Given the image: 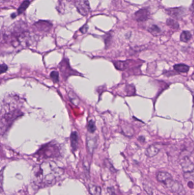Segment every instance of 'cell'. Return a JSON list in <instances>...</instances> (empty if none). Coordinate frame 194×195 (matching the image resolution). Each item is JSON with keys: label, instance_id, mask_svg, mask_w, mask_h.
<instances>
[{"label": "cell", "instance_id": "cell-1", "mask_svg": "<svg viewBox=\"0 0 194 195\" xmlns=\"http://www.w3.org/2000/svg\"><path fill=\"white\" fill-rule=\"evenodd\" d=\"M64 174V170L53 161L36 165L31 172V183L37 190L55 184Z\"/></svg>", "mask_w": 194, "mask_h": 195}, {"label": "cell", "instance_id": "cell-6", "mask_svg": "<svg viewBox=\"0 0 194 195\" xmlns=\"http://www.w3.org/2000/svg\"><path fill=\"white\" fill-rule=\"evenodd\" d=\"M77 9L82 15H87L90 11V6L88 0H80L77 3Z\"/></svg>", "mask_w": 194, "mask_h": 195}, {"label": "cell", "instance_id": "cell-22", "mask_svg": "<svg viewBox=\"0 0 194 195\" xmlns=\"http://www.w3.org/2000/svg\"><path fill=\"white\" fill-rule=\"evenodd\" d=\"M149 30L152 33H158L161 31V30L159 28L158 26L156 25H152L150 26Z\"/></svg>", "mask_w": 194, "mask_h": 195}, {"label": "cell", "instance_id": "cell-20", "mask_svg": "<svg viewBox=\"0 0 194 195\" xmlns=\"http://www.w3.org/2000/svg\"><path fill=\"white\" fill-rule=\"evenodd\" d=\"M167 24L169 26H171L173 28H175V29H177L179 27V24L175 21L173 20H171V19H168L167 20V22H166Z\"/></svg>", "mask_w": 194, "mask_h": 195}, {"label": "cell", "instance_id": "cell-19", "mask_svg": "<svg viewBox=\"0 0 194 195\" xmlns=\"http://www.w3.org/2000/svg\"><path fill=\"white\" fill-rule=\"evenodd\" d=\"M50 77L54 83H58L59 81V74L58 72L52 71L50 73Z\"/></svg>", "mask_w": 194, "mask_h": 195}, {"label": "cell", "instance_id": "cell-4", "mask_svg": "<svg viewBox=\"0 0 194 195\" xmlns=\"http://www.w3.org/2000/svg\"><path fill=\"white\" fill-rule=\"evenodd\" d=\"M162 184L171 192L175 194L178 195H184L185 190L183 185L179 181L174 180L173 179L172 176H170L166 180H165Z\"/></svg>", "mask_w": 194, "mask_h": 195}, {"label": "cell", "instance_id": "cell-16", "mask_svg": "<svg viewBox=\"0 0 194 195\" xmlns=\"http://www.w3.org/2000/svg\"><path fill=\"white\" fill-rule=\"evenodd\" d=\"M192 37L191 33L189 31H183L180 37V40L182 42H187L191 40Z\"/></svg>", "mask_w": 194, "mask_h": 195}, {"label": "cell", "instance_id": "cell-13", "mask_svg": "<svg viewBox=\"0 0 194 195\" xmlns=\"http://www.w3.org/2000/svg\"><path fill=\"white\" fill-rule=\"evenodd\" d=\"M174 69L176 72H181V73H184L189 72V66L185 64L180 63V64L175 65L174 66Z\"/></svg>", "mask_w": 194, "mask_h": 195}, {"label": "cell", "instance_id": "cell-14", "mask_svg": "<svg viewBox=\"0 0 194 195\" xmlns=\"http://www.w3.org/2000/svg\"><path fill=\"white\" fill-rule=\"evenodd\" d=\"M89 190L91 195H101L102 189L99 186L91 184L89 185Z\"/></svg>", "mask_w": 194, "mask_h": 195}, {"label": "cell", "instance_id": "cell-23", "mask_svg": "<svg viewBox=\"0 0 194 195\" xmlns=\"http://www.w3.org/2000/svg\"><path fill=\"white\" fill-rule=\"evenodd\" d=\"M8 69V67L5 64L0 65V74H3L6 72Z\"/></svg>", "mask_w": 194, "mask_h": 195}, {"label": "cell", "instance_id": "cell-17", "mask_svg": "<svg viewBox=\"0 0 194 195\" xmlns=\"http://www.w3.org/2000/svg\"><path fill=\"white\" fill-rule=\"evenodd\" d=\"M29 5H30L29 1L26 0L25 1H23L18 9V14H21L23 12H24L25 11L26 9L27 8V7L29 6Z\"/></svg>", "mask_w": 194, "mask_h": 195}, {"label": "cell", "instance_id": "cell-8", "mask_svg": "<svg viewBox=\"0 0 194 195\" xmlns=\"http://www.w3.org/2000/svg\"><path fill=\"white\" fill-rule=\"evenodd\" d=\"M161 150V145L159 144H154L150 145L146 149L145 154L149 158H152L158 154Z\"/></svg>", "mask_w": 194, "mask_h": 195}, {"label": "cell", "instance_id": "cell-15", "mask_svg": "<svg viewBox=\"0 0 194 195\" xmlns=\"http://www.w3.org/2000/svg\"><path fill=\"white\" fill-rule=\"evenodd\" d=\"M113 63H114V65L116 67V69L120 71H124L128 68V62L116 61L114 62Z\"/></svg>", "mask_w": 194, "mask_h": 195}, {"label": "cell", "instance_id": "cell-11", "mask_svg": "<svg viewBox=\"0 0 194 195\" xmlns=\"http://www.w3.org/2000/svg\"><path fill=\"white\" fill-rule=\"evenodd\" d=\"M71 139V145L73 151H76L78 147V140L79 137L76 131H74L72 133L70 136Z\"/></svg>", "mask_w": 194, "mask_h": 195}, {"label": "cell", "instance_id": "cell-2", "mask_svg": "<svg viewBox=\"0 0 194 195\" xmlns=\"http://www.w3.org/2000/svg\"><path fill=\"white\" fill-rule=\"evenodd\" d=\"M23 115L20 108L11 107L7 103L2 106L0 110V135H4L11 127L13 124Z\"/></svg>", "mask_w": 194, "mask_h": 195}, {"label": "cell", "instance_id": "cell-12", "mask_svg": "<svg viewBox=\"0 0 194 195\" xmlns=\"http://www.w3.org/2000/svg\"><path fill=\"white\" fill-rule=\"evenodd\" d=\"M36 27L39 30L42 31H48L51 28V25L46 21H39L36 24Z\"/></svg>", "mask_w": 194, "mask_h": 195}, {"label": "cell", "instance_id": "cell-5", "mask_svg": "<svg viewBox=\"0 0 194 195\" xmlns=\"http://www.w3.org/2000/svg\"><path fill=\"white\" fill-rule=\"evenodd\" d=\"M190 155L187 151H183L180 155V163L184 173L194 172V163L190 159Z\"/></svg>", "mask_w": 194, "mask_h": 195}, {"label": "cell", "instance_id": "cell-21", "mask_svg": "<svg viewBox=\"0 0 194 195\" xmlns=\"http://www.w3.org/2000/svg\"><path fill=\"white\" fill-rule=\"evenodd\" d=\"M4 168H3L1 171H0V192H3V179H4Z\"/></svg>", "mask_w": 194, "mask_h": 195}, {"label": "cell", "instance_id": "cell-7", "mask_svg": "<svg viewBox=\"0 0 194 195\" xmlns=\"http://www.w3.org/2000/svg\"><path fill=\"white\" fill-rule=\"evenodd\" d=\"M134 16L135 20L138 22H144L148 20L149 11L146 9H141L135 13Z\"/></svg>", "mask_w": 194, "mask_h": 195}, {"label": "cell", "instance_id": "cell-24", "mask_svg": "<svg viewBox=\"0 0 194 195\" xmlns=\"http://www.w3.org/2000/svg\"><path fill=\"white\" fill-rule=\"evenodd\" d=\"M80 30L82 32V33H86L87 30H88V26H87V25L83 26L82 28L80 29Z\"/></svg>", "mask_w": 194, "mask_h": 195}, {"label": "cell", "instance_id": "cell-3", "mask_svg": "<svg viewBox=\"0 0 194 195\" xmlns=\"http://www.w3.org/2000/svg\"><path fill=\"white\" fill-rule=\"evenodd\" d=\"M61 155V149L59 145L53 142L43 145L36 154H34V156L42 160L57 158H59Z\"/></svg>", "mask_w": 194, "mask_h": 195}, {"label": "cell", "instance_id": "cell-18", "mask_svg": "<svg viewBox=\"0 0 194 195\" xmlns=\"http://www.w3.org/2000/svg\"><path fill=\"white\" fill-rule=\"evenodd\" d=\"M87 129H88V131L89 133H93L95 132V131L96 129V127L95 123L92 120H89L88 123Z\"/></svg>", "mask_w": 194, "mask_h": 195}, {"label": "cell", "instance_id": "cell-10", "mask_svg": "<svg viewBox=\"0 0 194 195\" xmlns=\"http://www.w3.org/2000/svg\"><path fill=\"white\" fill-rule=\"evenodd\" d=\"M96 146V139L94 138H87V147L89 153L92 155L93 151Z\"/></svg>", "mask_w": 194, "mask_h": 195}, {"label": "cell", "instance_id": "cell-9", "mask_svg": "<svg viewBox=\"0 0 194 195\" xmlns=\"http://www.w3.org/2000/svg\"><path fill=\"white\" fill-rule=\"evenodd\" d=\"M167 14L169 15L175 17V18H180L183 16L184 13V11L183 9L181 8H173L170 9L166 10Z\"/></svg>", "mask_w": 194, "mask_h": 195}]
</instances>
